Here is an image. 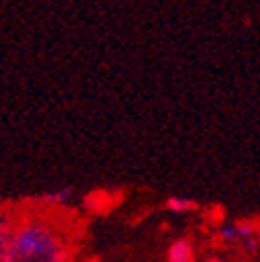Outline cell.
<instances>
[{"label": "cell", "instance_id": "6da1fadb", "mask_svg": "<svg viewBox=\"0 0 260 262\" xmlns=\"http://www.w3.org/2000/svg\"><path fill=\"white\" fill-rule=\"evenodd\" d=\"M73 221L58 210L29 208L19 212L11 248L3 262H73Z\"/></svg>", "mask_w": 260, "mask_h": 262}, {"label": "cell", "instance_id": "7a4b0ae2", "mask_svg": "<svg viewBox=\"0 0 260 262\" xmlns=\"http://www.w3.org/2000/svg\"><path fill=\"white\" fill-rule=\"evenodd\" d=\"M219 237L225 244H244L246 250L258 248V227L252 221H233L219 227Z\"/></svg>", "mask_w": 260, "mask_h": 262}, {"label": "cell", "instance_id": "3957f363", "mask_svg": "<svg viewBox=\"0 0 260 262\" xmlns=\"http://www.w3.org/2000/svg\"><path fill=\"white\" fill-rule=\"evenodd\" d=\"M19 212L21 210L9 208V206H0V262L5 260V256L11 248L15 229H17V223H19Z\"/></svg>", "mask_w": 260, "mask_h": 262}, {"label": "cell", "instance_id": "277c9868", "mask_svg": "<svg viewBox=\"0 0 260 262\" xmlns=\"http://www.w3.org/2000/svg\"><path fill=\"white\" fill-rule=\"evenodd\" d=\"M119 202V195L106 189H96L83 198V208L90 214H109Z\"/></svg>", "mask_w": 260, "mask_h": 262}, {"label": "cell", "instance_id": "5b68a950", "mask_svg": "<svg viewBox=\"0 0 260 262\" xmlns=\"http://www.w3.org/2000/svg\"><path fill=\"white\" fill-rule=\"evenodd\" d=\"M75 195V187L64 185V187H56V189H48L44 193L38 195V206L48 208V210H58L64 208Z\"/></svg>", "mask_w": 260, "mask_h": 262}, {"label": "cell", "instance_id": "8992f818", "mask_svg": "<svg viewBox=\"0 0 260 262\" xmlns=\"http://www.w3.org/2000/svg\"><path fill=\"white\" fill-rule=\"evenodd\" d=\"M167 260L169 262H196V252H193V244L189 237H177L167 250Z\"/></svg>", "mask_w": 260, "mask_h": 262}, {"label": "cell", "instance_id": "52a82bcc", "mask_svg": "<svg viewBox=\"0 0 260 262\" xmlns=\"http://www.w3.org/2000/svg\"><path fill=\"white\" fill-rule=\"evenodd\" d=\"M167 210L173 212V214H185V212H191L198 208V202L187 198V195H169L167 202H165Z\"/></svg>", "mask_w": 260, "mask_h": 262}, {"label": "cell", "instance_id": "ba28073f", "mask_svg": "<svg viewBox=\"0 0 260 262\" xmlns=\"http://www.w3.org/2000/svg\"><path fill=\"white\" fill-rule=\"evenodd\" d=\"M206 262H227L225 258H219V256H212V258H208Z\"/></svg>", "mask_w": 260, "mask_h": 262}]
</instances>
